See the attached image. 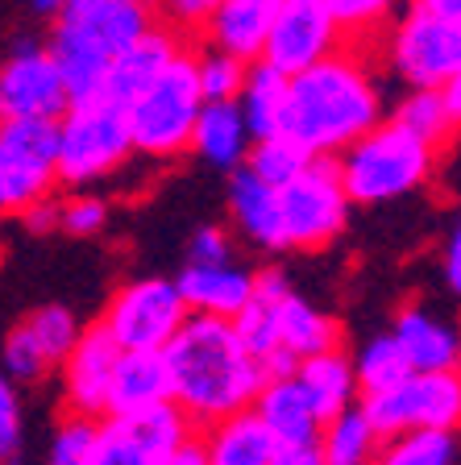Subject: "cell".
Returning a JSON list of instances; mask_svg holds the SVG:
<instances>
[{
  "label": "cell",
  "mask_w": 461,
  "mask_h": 465,
  "mask_svg": "<svg viewBox=\"0 0 461 465\" xmlns=\"http://www.w3.org/2000/svg\"><path fill=\"white\" fill-rule=\"evenodd\" d=\"M163 361L171 378V403L192 428H212L250 411L266 382L254 353L241 345L233 320L187 316L163 349Z\"/></svg>",
  "instance_id": "obj_1"
},
{
  "label": "cell",
  "mask_w": 461,
  "mask_h": 465,
  "mask_svg": "<svg viewBox=\"0 0 461 465\" xmlns=\"http://www.w3.org/2000/svg\"><path fill=\"white\" fill-rule=\"evenodd\" d=\"M386 121V96L378 75L357 50L341 46L316 67L287 79L283 129L312 158H336L341 150Z\"/></svg>",
  "instance_id": "obj_2"
},
{
  "label": "cell",
  "mask_w": 461,
  "mask_h": 465,
  "mask_svg": "<svg viewBox=\"0 0 461 465\" xmlns=\"http://www.w3.org/2000/svg\"><path fill=\"white\" fill-rule=\"evenodd\" d=\"M233 329L266 378H291L299 361L341 349V324L307 303L279 266L254 274V295Z\"/></svg>",
  "instance_id": "obj_3"
},
{
  "label": "cell",
  "mask_w": 461,
  "mask_h": 465,
  "mask_svg": "<svg viewBox=\"0 0 461 465\" xmlns=\"http://www.w3.org/2000/svg\"><path fill=\"white\" fill-rule=\"evenodd\" d=\"M150 29V9L134 5V0H71L67 9L50 21L46 42L71 104L100 96L108 67Z\"/></svg>",
  "instance_id": "obj_4"
},
{
  "label": "cell",
  "mask_w": 461,
  "mask_h": 465,
  "mask_svg": "<svg viewBox=\"0 0 461 465\" xmlns=\"http://www.w3.org/2000/svg\"><path fill=\"white\" fill-rule=\"evenodd\" d=\"M333 166L341 179V192L354 208H383V203L416 195L433 179L436 150L386 116L378 129H370L349 150H341Z\"/></svg>",
  "instance_id": "obj_5"
},
{
  "label": "cell",
  "mask_w": 461,
  "mask_h": 465,
  "mask_svg": "<svg viewBox=\"0 0 461 465\" xmlns=\"http://www.w3.org/2000/svg\"><path fill=\"white\" fill-rule=\"evenodd\" d=\"M200 108L204 96L195 84V50L183 46L171 67L125 108L134 154L154 158V163H171V158L187 154Z\"/></svg>",
  "instance_id": "obj_6"
},
{
  "label": "cell",
  "mask_w": 461,
  "mask_h": 465,
  "mask_svg": "<svg viewBox=\"0 0 461 465\" xmlns=\"http://www.w3.org/2000/svg\"><path fill=\"white\" fill-rule=\"evenodd\" d=\"M134 163L125 113L108 104L105 96L79 100L58 116V183L71 192H84L92 183H105L108 174L125 171Z\"/></svg>",
  "instance_id": "obj_7"
},
{
  "label": "cell",
  "mask_w": 461,
  "mask_h": 465,
  "mask_svg": "<svg viewBox=\"0 0 461 465\" xmlns=\"http://www.w3.org/2000/svg\"><path fill=\"white\" fill-rule=\"evenodd\" d=\"M183 320H187V308H183L175 279L145 274V279H129L125 287H116L96 324L121 353H163L183 329Z\"/></svg>",
  "instance_id": "obj_8"
},
{
  "label": "cell",
  "mask_w": 461,
  "mask_h": 465,
  "mask_svg": "<svg viewBox=\"0 0 461 465\" xmlns=\"http://www.w3.org/2000/svg\"><path fill=\"white\" fill-rule=\"evenodd\" d=\"M383 58L407 92H441L461 67V25L436 21L407 5L386 25Z\"/></svg>",
  "instance_id": "obj_9"
},
{
  "label": "cell",
  "mask_w": 461,
  "mask_h": 465,
  "mask_svg": "<svg viewBox=\"0 0 461 465\" xmlns=\"http://www.w3.org/2000/svg\"><path fill=\"white\" fill-rule=\"evenodd\" d=\"M362 416L378 432V440L399 432H457L461 428V370H441V374H407L399 387L386 395L362 399Z\"/></svg>",
  "instance_id": "obj_10"
},
{
  "label": "cell",
  "mask_w": 461,
  "mask_h": 465,
  "mask_svg": "<svg viewBox=\"0 0 461 465\" xmlns=\"http://www.w3.org/2000/svg\"><path fill=\"white\" fill-rule=\"evenodd\" d=\"M349 213H354V203L341 192L333 158H316L296 183H287L279 192L287 250H325V245H333L349 229Z\"/></svg>",
  "instance_id": "obj_11"
},
{
  "label": "cell",
  "mask_w": 461,
  "mask_h": 465,
  "mask_svg": "<svg viewBox=\"0 0 461 465\" xmlns=\"http://www.w3.org/2000/svg\"><path fill=\"white\" fill-rule=\"evenodd\" d=\"M192 440V424L175 403L145 416H105L92 424L87 465H163L175 449Z\"/></svg>",
  "instance_id": "obj_12"
},
{
  "label": "cell",
  "mask_w": 461,
  "mask_h": 465,
  "mask_svg": "<svg viewBox=\"0 0 461 465\" xmlns=\"http://www.w3.org/2000/svg\"><path fill=\"white\" fill-rule=\"evenodd\" d=\"M67 108L71 96L42 42H17L0 58V125H9V121H58Z\"/></svg>",
  "instance_id": "obj_13"
},
{
  "label": "cell",
  "mask_w": 461,
  "mask_h": 465,
  "mask_svg": "<svg viewBox=\"0 0 461 465\" xmlns=\"http://www.w3.org/2000/svg\"><path fill=\"white\" fill-rule=\"evenodd\" d=\"M58 121H9L0 125V174L9 192V213L50 200L58 187Z\"/></svg>",
  "instance_id": "obj_14"
},
{
  "label": "cell",
  "mask_w": 461,
  "mask_h": 465,
  "mask_svg": "<svg viewBox=\"0 0 461 465\" xmlns=\"http://www.w3.org/2000/svg\"><path fill=\"white\" fill-rule=\"evenodd\" d=\"M341 46H346V34L336 29L333 13L320 0H283L279 17L270 25L266 50H262V67L291 79L299 71L316 67L320 58L336 54Z\"/></svg>",
  "instance_id": "obj_15"
},
{
  "label": "cell",
  "mask_w": 461,
  "mask_h": 465,
  "mask_svg": "<svg viewBox=\"0 0 461 465\" xmlns=\"http://www.w3.org/2000/svg\"><path fill=\"white\" fill-rule=\"evenodd\" d=\"M116 358H121V349L108 341V332L100 324L79 332L75 349L58 366V374H63V403H67L71 420H92V424L105 420Z\"/></svg>",
  "instance_id": "obj_16"
},
{
  "label": "cell",
  "mask_w": 461,
  "mask_h": 465,
  "mask_svg": "<svg viewBox=\"0 0 461 465\" xmlns=\"http://www.w3.org/2000/svg\"><path fill=\"white\" fill-rule=\"evenodd\" d=\"M391 341L399 345L412 374L461 370V329L428 303H407L391 324Z\"/></svg>",
  "instance_id": "obj_17"
},
{
  "label": "cell",
  "mask_w": 461,
  "mask_h": 465,
  "mask_svg": "<svg viewBox=\"0 0 461 465\" xmlns=\"http://www.w3.org/2000/svg\"><path fill=\"white\" fill-rule=\"evenodd\" d=\"M175 287L183 295L187 316L237 320L254 295V271H246L237 262H216V266L183 262V271L175 274Z\"/></svg>",
  "instance_id": "obj_18"
},
{
  "label": "cell",
  "mask_w": 461,
  "mask_h": 465,
  "mask_svg": "<svg viewBox=\"0 0 461 465\" xmlns=\"http://www.w3.org/2000/svg\"><path fill=\"white\" fill-rule=\"evenodd\" d=\"M279 5L283 0H221V9L212 13V21L204 25L208 46L246 63V67L262 63V50H266L270 25L279 17Z\"/></svg>",
  "instance_id": "obj_19"
},
{
  "label": "cell",
  "mask_w": 461,
  "mask_h": 465,
  "mask_svg": "<svg viewBox=\"0 0 461 465\" xmlns=\"http://www.w3.org/2000/svg\"><path fill=\"white\" fill-rule=\"evenodd\" d=\"M179 50H183V42H179V34H175V29H158V25H154L145 38H137L134 46L116 58L113 67H108L100 96L125 113V108L142 96L145 87H150L154 79L171 67Z\"/></svg>",
  "instance_id": "obj_20"
},
{
  "label": "cell",
  "mask_w": 461,
  "mask_h": 465,
  "mask_svg": "<svg viewBox=\"0 0 461 465\" xmlns=\"http://www.w3.org/2000/svg\"><path fill=\"white\" fill-rule=\"evenodd\" d=\"M225 208H229V232L237 229L241 242H250L254 250H266V253L287 250V242H283V216H279V192H270L266 183H258L250 171L229 174Z\"/></svg>",
  "instance_id": "obj_21"
},
{
  "label": "cell",
  "mask_w": 461,
  "mask_h": 465,
  "mask_svg": "<svg viewBox=\"0 0 461 465\" xmlns=\"http://www.w3.org/2000/svg\"><path fill=\"white\" fill-rule=\"evenodd\" d=\"M254 420L270 432V440L279 449H304V445H316L320 436V416L312 411L307 395L299 391L296 378H266L254 399Z\"/></svg>",
  "instance_id": "obj_22"
},
{
  "label": "cell",
  "mask_w": 461,
  "mask_h": 465,
  "mask_svg": "<svg viewBox=\"0 0 461 465\" xmlns=\"http://www.w3.org/2000/svg\"><path fill=\"white\" fill-rule=\"evenodd\" d=\"M166 403H171V378H166L163 353H121L105 416H145V411Z\"/></svg>",
  "instance_id": "obj_23"
},
{
  "label": "cell",
  "mask_w": 461,
  "mask_h": 465,
  "mask_svg": "<svg viewBox=\"0 0 461 465\" xmlns=\"http://www.w3.org/2000/svg\"><path fill=\"white\" fill-rule=\"evenodd\" d=\"M291 378H296L299 391L307 395V403H312V411L320 416V424H328V420H336L341 411L362 403L354 361H349L346 349H328V353H316V358L299 361Z\"/></svg>",
  "instance_id": "obj_24"
},
{
  "label": "cell",
  "mask_w": 461,
  "mask_h": 465,
  "mask_svg": "<svg viewBox=\"0 0 461 465\" xmlns=\"http://www.w3.org/2000/svg\"><path fill=\"white\" fill-rule=\"evenodd\" d=\"M250 129L241 121L237 104H204L200 116H195L192 142H187V154H195L204 166L212 171H241L246 166V154H250Z\"/></svg>",
  "instance_id": "obj_25"
},
{
  "label": "cell",
  "mask_w": 461,
  "mask_h": 465,
  "mask_svg": "<svg viewBox=\"0 0 461 465\" xmlns=\"http://www.w3.org/2000/svg\"><path fill=\"white\" fill-rule=\"evenodd\" d=\"M195 440H200L204 465H275V457H279V445L254 420V411H241V416L204 428V436H195Z\"/></svg>",
  "instance_id": "obj_26"
},
{
  "label": "cell",
  "mask_w": 461,
  "mask_h": 465,
  "mask_svg": "<svg viewBox=\"0 0 461 465\" xmlns=\"http://www.w3.org/2000/svg\"><path fill=\"white\" fill-rule=\"evenodd\" d=\"M237 113H241V121H246V129H250V142H262V137L279 134L283 113H287V79H283L279 71L254 63L237 92Z\"/></svg>",
  "instance_id": "obj_27"
},
{
  "label": "cell",
  "mask_w": 461,
  "mask_h": 465,
  "mask_svg": "<svg viewBox=\"0 0 461 465\" xmlns=\"http://www.w3.org/2000/svg\"><path fill=\"white\" fill-rule=\"evenodd\" d=\"M378 432L370 428V420L362 416V407H349L336 420H328L316 436L320 461L325 465H375L378 457Z\"/></svg>",
  "instance_id": "obj_28"
},
{
  "label": "cell",
  "mask_w": 461,
  "mask_h": 465,
  "mask_svg": "<svg viewBox=\"0 0 461 465\" xmlns=\"http://www.w3.org/2000/svg\"><path fill=\"white\" fill-rule=\"evenodd\" d=\"M312 163H316V158L307 154L299 142H291L287 134H270V137H262V142L250 145V154H246V166H241V171H250L258 183L270 187V192H283V187L296 183Z\"/></svg>",
  "instance_id": "obj_29"
},
{
  "label": "cell",
  "mask_w": 461,
  "mask_h": 465,
  "mask_svg": "<svg viewBox=\"0 0 461 465\" xmlns=\"http://www.w3.org/2000/svg\"><path fill=\"white\" fill-rule=\"evenodd\" d=\"M354 378H357V395L362 399H375V395H386L391 387H399L412 370H407L404 353L399 345L391 341V332H378V337L362 341L354 358Z\"/></svg>",
  "instance_id": "obj_30"
},
{
  "label": "cell",
  "mask_w": 461,
  "mask_h": 465,
  "mask_svg": "<svg viewBox=\"0 0 461 465\" xmlns=\"http://www.w3.org/2000/svg\"><path fill=\"white\" fill-rule=\"evenodd\" d=\"M457 457H461L457 432L420 428V432L386 436L383 445H378L375 465H457Z\"/></svg>",
  "instance_id": "obj_31"
},
{
  "label": "cell",
  "mask_w": 461,
  "mask_h": 465,
  "mask_svg": "<svg viewBox=\"0 0 461 465\" xmlns=\"http://www.w3.org/2000/svg\"><path fill=\"white\" fill-rule=\"evenodd\" d=\"M391 121L399 129H407L412 137H420L424 145H433L436 154H441V145L453 137V121L445 113L441 92H407V96H399Z\"/></svg>",
  "instance_id": "obj_32"
},
{
  "label": "cell",
  "mask_w": 461,
  "mask_h": 465,
  "mask_svg": "<svg viewBox=\"0 0 461 465\" xmlns=\"http://www.w3.org/2000/svg\"><path fill=\"white\" fill-rule=\"evenodd\" d=\"M25 332L34 337V345L42 349V358L50 361V366H63L67 361V353L75 349L79 332H84V324H79V316L71 308H63V303H46V308H34L25 320Z\"/></svg>",
  "instance_id": "obj_33"
},
{
  "label": "cell",
  "mask_w": 461,
  "mask_h": 465,
  "mask_svg": "<svg viewBox=\"0 0 461 465\" xmlns=\"http://www.w3.org/2000/svg\"><path fill=\"white\" fill-rule=\"evenodd\" d=\"M246 63L221 54V50H195V84L204 104H237V92L246 84Z\"/></svg>",
  "instance_id": "obj_34"
},
{
  "label": "cell",
  "mask_w": 461,
  "mask_h": 465,
  "mask_svg": "<svg viewBox=\"0 0 461 465\" xmlns=\"http://www.w3.org/2000/svg\"><path fill=\"white\" fill-rule=\"evenodd\" d=\"M328 13H333L336 29L346 34V42H366L375 38L378 29H386L399 13V0H320Z\"/></svg>",
  "instance_id": "obj_35"
},
{
  "label": "cell",
  "mask_w": 461,
  "mask_h": 465,
  "mask_svg": "<svg viewBox=\"0 0 461 465\" xmlns=\"http://www.w3.org/2000/svg\"><path fill=\"white\" fill-rule=\"evenodd\" d=\"M108 208L105 195H71V200H58V232H67V237H100L108 229Z\"/></svg>",
  "instance_id": "obj_36"
},
{
  "label": "cell",
  "mask_w": 461,
  "mask_h": 465,
  "mask_svg": "<svg viewBox=\"0 0 461 465\" xmlns=\"http://www.w3.org/2000/svg\"><path fill=\"white\" fill-rule=\"evenodd\" d=\"M21 436H25V403L17 382L0 374V461L21 453Z\"/></svg>",
  "instance_id": "obj_37"
},
{
  "label": "cell",
  "mask_w": 461,
  "mask_h": 465,
  "mask_svg": "<svg viewBox=\"0 0 461 465\" xmlns=\"http://www.w3.org/2000/svg\"><path fill=\"white\" fill-rule=\"evenodd\" d=\"M87 445H92V420H63L55 428L46 465H87Z\"/></svg>",
  "instance_id": "obj_38"
},
{
  "label": "cell",
  "mask_w": 461,
  "mask_h": 465,
  "mask_svg": "<svg viewBox=\"0 0 461 465\" xmlns=\"http://www.w3.org/2000/svg\"><path fill=\"white\" fill-rule=\"evenodd\" d=\"M187 262H200V266H216V262H233V232L225 224H204L192 232L187 242Z\"/></svg>",
  "instance_id": "obj_39"
},
{
  "label": "cell",
  "mask_w": 461,
  "mask_h": 465,
  "mask_svg": "<svg viewBox=\"0 0 461 465\" xmlns=\"http://www.w3.org/2000/svg\"><path fill=\"white\" fill-rule=\"evenodd\" d=\"M166 13V21L179 29H204L212 21V13L221 9V0H158Z\"/></svg>",
  "instance_id": "obj_40"
},
{
  "label": "cell",
  "mask_w": 461,
  "mask_h": 465,
  "mask_svg": "<svg viewBox=\"0 0 461 465\" xmlns=\"http://www.w3.org/2000/svg\"><path fill=\"white\" fill-rule=\"evenodd\" d=\"M441 279H445V287H449L453 295L461 300V213H457V221H453L449 237H445V250H441Z\"/></svg>",
  "instance_id": "obj_41"
},
{
  "label": "cell",
  "mask_w": 461,
  "mask_h": 465,
  "mask_svg": "<svg viewBox=\"0 0 461 465\" xmlns=\"http://www.w3.org/2000/svg\"><path fill=\"white\" fill-rule=\"evenodd\" d=\"M21 216H25V229L38 232V237H46V232H58V200H55V195H50V200L29 203Z\"/></svg>",
  "instance_id": "obj_42"
},
{
  "label": "cell",
  "mask_w": 461,
  "mask_h": 465,
  "mask_svg": "<svg viewBox=\"0 0 461 465\" xmlns=\"http://www.w3.org/2000/svg\"><path fill=\"white\" fill-rule=\"evenodd\" d=\"M412 9L428 13L436 21H449V25H461V0H412Z\"/></svg>",
  "instance_id": "obj_43"
},
{
  "label": "cell",
  "mask_w": 461,
  "mask_h": 465,
  "mask_svg": "<svg viewBox=\"0 0 461 465\" xmlns=\"http://www.w3.org/2000/svg\"><path fill=\"white\" fill-rule=\"evenodd\" d=\"M441 100H445V113H449L453 129H461V67L449 75V84L441 87Z\"/></svg>",
  "instance_id": "obj_44"
},
{
  "label": "cell",
  "mask_w": 461,
  "mask_h": 465,
  "mask_svg": "<svg viewBox=\"0 0 461 465\" xmlns=\"http://www.w3.org/2000/svg\"><path fill=\"white\" fill-rule=\"evenodd\" d=\"M275 465H325V461H320L316 445H304V449H279Z\"/></svg>",
  "instance_id": "obj_45"
},
{
  "label": "cell",
  "mask_w": 461,
  "mask_h": 465,
  "mask_svg": "<svg viewBox=\"0 0 461 465\" xmlns=\"http://www.w3.org/2000/svg\"><path fill=\"white\" fill-rule=\"evenodd\" d=\"M163 465H204V453H200V440H195V436H192V440H187V445H183V449H175V453L171 457H166V461Z\"/></svg>",
  "instance_id": "obj_46"
},
{
  "label": "cell",
  "mask_w": 461,
  "mask_h": 465,
  "mask_svg": "<svg viewBox=\"0 0 461 465\" xmlns=\"http://www.w3.org/2000/svg\"><path fill=\"white\" fill-rule=\"evenodd\" d=\"M67 5H71V0H34V13H42V17H50V21H55L58 13L67 9Z\"/></svg>",
  "instance_id": "obj_47"
},
{
  "label": "cell",
  "mask_w": 461,
  "mask_h": 465,
  "mask_svg": "<svg viewBox=\"0 0 461 465\" xmlns=\"http://www.w3.org/2000/svg\"><path fill=\"white\" fill-rule=\"evenodd\" d=\"M0 216H9V192H5V174H0Z\"/></svg>",
  "instance_id": "obj_48"
},
{
  "label": "cell",
  "mask_w": 461,
  "mask_h": 465,
  "mask_svg": "<svg viewBox=\"0 0 461 465\" xmlns=\"http://www.w3.org/2000/svg\"><path fill=\"white\" fill-rule=\"evenodd\" d=\"M0 465H25V461H21V453H17V457H5Z\"/></svg>",
  "instance_id": "obj_49"
},
{
  "label": "cell",
  "mask_w": 461,
  "mask_h": 465,
  "mask_svg": "<svg viewBox=\"0 0 461 465\" xmlns=\"http://www.w3.org/2000/svg\"><path fill=\"white\" fill-rule=\"evenodd\" d=\"M134 5H142V9H154V5H158V0H134Z\"/></svg>",
  "instance_id": "obj_50"
}]
</instances>
